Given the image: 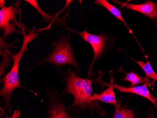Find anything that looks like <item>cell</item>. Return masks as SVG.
<instances>
[{
	"mask_svg": "<svg viewBox=\"0 0 157 118\" xmlns=\"http://www.w3.org/2000/svg\"><path fill=\"white\" fill-rule=\"evenodd\" d=\"M39 33H36L34 31L24 35V41L22 46L19 52L15 55H12L13 65L9 72L1 79L3 87L1 90L0 94L3 97L7 108H10V99L11 95L14 90L18 88L23 87L20 83L19 78V64L20 60L25 51L27 50V45L37 37Z\"/></svg>",
	"mask_w": 157,
	"mask_h": 118,
	"instance_id": "1",
	"label": "cell"
},
{
	"mask_svg": "<svg viewBox=\"0 0 157 118\" xmlns=\"http://www.w3.org/2000/svg\"><path fill=\"white\" fill-rule=\"evenodd\" d=\"M93 80L77 77L70 71L67 78V91L74 97V106H84L90 104L93 92Z\"/></svg>",
	"mask_w": 157,
	"mask_h": 118,
	"instance_id": "2",
	"label": "cell"
},
{
	"mask_svg": "<svg viewBox=\"0 0 157 118\" xmlns=\"http://www.w3.org/2000/svg\"><path fill=\"white\" fill-rule=\"evenodd\" d=\"M46 61L57 66L67 64L75 67L77 66L70 43L67 39L61 40L56 43L53 51L47 59Z\"/></svg>",
	"mask_w": 157,
	"mask_h": 118,
	"instance_id": "3",
	"label": "cell"
},
{
	"mask_svg": "<svg viewBox=\"0 0 157 118\" xmlns=\"http://www.w3.org/2000/svg\"><path fill=\"white\" fill-rule=\"evenodd\" d=\"M17 9L13 5L2 7L0 10V27L4 32V35L8 36L17 31L15 25L17 24L16 16Z\"/></svg>",
	"mask_w": 157,
	"mask_h": 118,
	"instance_id": "4",
	"label": "cell"
},
{
	"mask_svg": "<svg viewBox=\"0 0 157 118\" xmlns=\"http://www.w3.org/2000/svg\"><path fill=\"white\" fill-rule=\"evenodd\" d=\"M81 35L85 41L89 43L92 47L94 51V58L91 66L90 71L94 62L98 60L99 57L101 55L105 49V36L104 35H97L92 34L84 30L82 32H77Z\"/></svg>",
	"mask_w": 157,
	"mask_h": 118,
	"instance_id": "5",
	"label": "cell"
},
{
	"mask_svg": "<svg viewBox=\"0 0 157 118\" xmlns=\"http://www.w3.org/2000/svg\"><path fill=\"white\" fill-rule=\"evenodd\" d=\"M118 3L121 4V7H126L131 10L138 11L151 19H157V2L147 1L145 3L141 4L123 3L121 2H119Z\"/></svg>",
	"mask_w": 157,
	"mask_h": 118,
	"instance_id": "6",
	"label": "cell"
},
{
	"mask_svg": "<svg viewBox=\"0 0 157 118\" xmlns=\"http://www.w3.org/2000/svg\"><path fill=\"white\" fill-rule=\"evenodd\" d=\"M151 85L149 84H144L143 86H136L134 87H125L120 86L118 84H114V88L118 89L121 93H130L136 94L146 98L154 104L157 108V99L151 94L148 89V86Z\"/></svg>",
	"mask_w": 157,
	"mask_h": 118,
	"instance_id": "7",
	"label": "cell"
},
{
	"mask_svg": "<svg viewBox=\"0 0 157 118\" xmlns=\"http://www.w3.org/2000/svg\"><path fill=\"white\" fill-rule=\"evenodd\" d=\"M113 78H112L111 84L109 85V87L101 94H95L93 95L91 98V102L98 100L104 103L113 104L115 105L119 104L118 102L116 100V95L113 90Z\"/></svg>",
	"mask_w": 157,
	"mask_h": 118,
	"instance_id": "8",
	"label": "cell"
},
{
	"mask_svg": "<svg viewBox=\"0 0 157 118\" xmlns=\"http://www.w3.org/2000/svg\"><path fill=\"white\" fill-rule=\"evenodd\" d=\"M124 81H128L131 83L130 87H136L139 84H149L151 85L152 82L150 78L146 76L142 77L139 76L137 74L130 71L127 74L125 78L123 79Z\"/></svg>",
	"mask_w": 157,
	"mask_h": 118,
	"instance_id": "9",
	"label": "cell"
},
{
	"mask_svg": "<svg viewBox=\"0 0 157 118\" xmlns=\"http://www.w3.org/2000/svg\"><path fill=\"white\" fill-rule=\"evenodd\" d=\"M96 3L97 4H99V5H102V6L105 7V8L108 11H110L113 14V15L117 18L120 21L123 22L124 24L129 29L130 33L132 34V31H131V29L129 28V26H128V25L125 22V20H124V18H123V17L121 15V11L116 7L109 3L106 0H97L96 1Z\"/></svg>",
	"mask_w": 157,
	"mask_h": 118,
	"instance_id": "10",
	"label": "cell"
},
{
	"mask_svg": "<svg viewBox=\"0 0 157 118\" xmlns=\"http://www.w3.org/2000/svg\"><path fill=\"white\" fill-rule=\"evenodd\" d=\"M48 118H70L63 104H53L49 110Z\"/></svg>",
	"mask_w": 157,
	"mask_h": 118,
	"instance_id": "11",
	"label": "cell"
},
{
	"mask_svg": "<svg viewBox=\"0 0 157 118\" xmlns=\"http://www.w3.org/2000/svg\"><path fill=\"white\" fill-rule=\"evenodd\" d=\"M115 112L113 118H135L134 109L121 108L120 104L115 105Z\"/></svg>",
	"mask_w": 157,
	"mask_h": 118,
	"instance_id": "12",
	"label": "cell"
},
{
	"mask_svg": "<svg viewBox=\"0 0 157 118\" xmlns=\"http://www.w3.org/2000/svg\"><path fill=\"white\" fill-rule=\"evenodd\" d=\"M142 69L144 71L146 74V76L150 78L151 79L153 80L152 85L155 83V81H157V73L155 72V71L153 70V68L151 67V62L149 61H147V63H144L143 61H135Z\"/></svg>",
	"mask_w": 157,
	"mask_h": 118,
	"instance_id": "13",
	"label": "cell"
},
{
	"mask_svg": "<svg viewBox=\"0 0 157 118\" xmlns=\"http://www.w3.org/2000/svg\"><path fill=\"white\" fill-rule=\"evenodd\" d=\"M20 114H21V112L19 110H16L11 117L6 116V118H18L20 116Z\"/></svg>",
	"mask_w": 157,
	"mask_h": 118,
	"instance_id": "14",
	"label": "cell"
},
{
	"mask_svg": "<svg viewBox=\"0 0 157 118\" xmlns=\"http://www.w3.org/2000/svg\"><path fill=\"white\" fill-rule=\"evenodd\" d=\"M146 118H154V116H153L152 112H151V113L149 114V115H148V117Z\"/></svg>",
	"mask_w": 157,
	"mask_h": 118,
	"instance_id": "15",
	"label": "cell"
}]
</instances>
